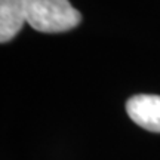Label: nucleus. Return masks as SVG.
Here are the masks:
<instances>
[{
  "label": "nucleus",
  "instance_id": "obj_3",
  "mask_svg": "<svg viewBox=\"0 0 160 160\" xmlns=\"http://www.w3.org/2000/svg\"><path fill=\"white\" fill-rule=\"evenodd\" d=\"M28 0H0V42L6 43L27 22Z\"/></svg>",
  "mask_w": 160,
  "mask_h": 160
},
{
  "label": "nucleus",
  "instance_id": "obj_1",
  "mask_svg": "<svg viewBox=\"0 0 160 160\" xmlns=\"http://www.w3.org/2000/svg\"><path fill=\"white\" fill-rule=\"evenodd\" d=\"M80 12L68 0H28L27 24L42 33H62L77 27Z\"/></svg>",
  "mask_w": 160,
  "mask_h": 160
},
{
  "label": "nucleus",
  "instance_id": "obj_2",
  "mask_svg": "<svg viewBox=\"0 0 160 160\" xmlns=\"http://www.w3.org/2000/svg\"><path fill=\"white\" fill-rule=\"evenodd\" d=\"M126 111L132 122L150 132H160V97L135 95L128 99Z\"/></svg>",
  "mask_w": 160,
  "mask_h": 160
}]
</instances>
